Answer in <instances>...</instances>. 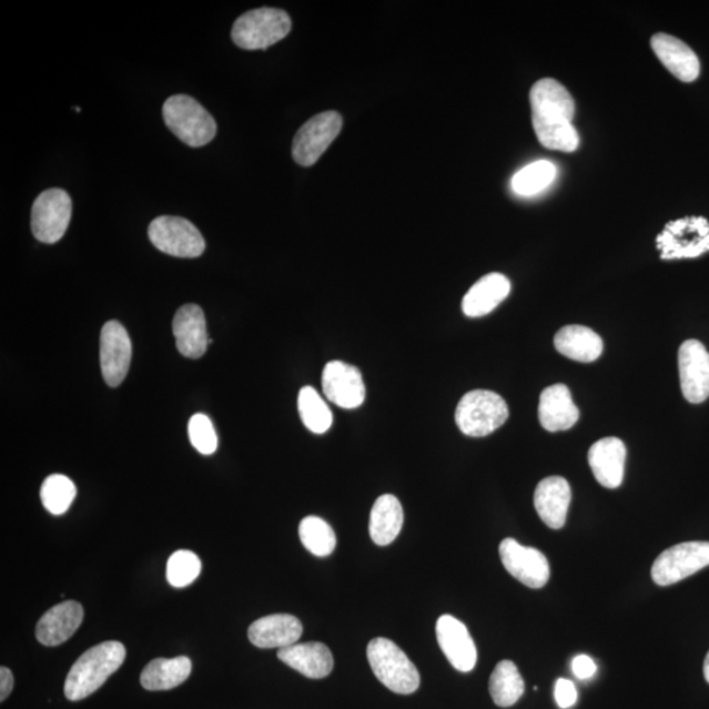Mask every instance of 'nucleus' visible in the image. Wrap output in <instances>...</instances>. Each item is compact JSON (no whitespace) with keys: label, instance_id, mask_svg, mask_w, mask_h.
<instances>
[{"label":"nucleus","instance_id":"39","mask_svg":"<svg viewBox=\"0 0 709 709\" xmlns=\"http://www.w3.org/2000/svg\"><path fill=\"white\" fill-rule=\"evenodd\" d=\"M703 670H705V678H706L707 682L709 683V651H708V655L706 657Z\"/></svg>","mask_w":709,"mask_h":709},{"label":"nucleus","instance_id":"2","mask_svg":"<svg viewBox=\"0 0 709 709\" xmlns=\"http://www.w3.org/2000/svg\"><path fill=\"white\" fill-rule=\"evenodd\" d=\"M125 657V647L119 641H105L85 650L71 666L64 682V697L70 701L90 697L121 668Z\"/></svg>","mask_w":709,"mask_h":709},{"label":"nucleus","instance_id":"14","mask_svg":"<svg viewBox=\"0 0 709 709\" xmlns=\"http://www.w3.org/2000/svg\"><path fill=\"white\" fill-rule=\"evenodd\" d=\"M680 388L690 404H701L709 397V353L703 343L690 340L678 353Z\"/></svg>","mask_w":709,"mask_h":709},{"label":"nucleus","instance_id":"1","mask_svg":"<svg viewBox=\"0 0 709 709\" xmlns=\"http://www.w3.org/2000/svg\"><path fill=\"white\" fill-rule=\"evenodd\" d=\"M533 125L544 148L558 152H576L578 132L571 124L576 113L575 99L561 83L551 78L540 79L529 92Z\"/></svg>","mask_w":709,"mask_h":709},{"label":"nucleus","instance_id":"32","mask_svg":"<svg viewBox=\"0 0 709 709\" xmlns=\"http://www.w3.org/2000/svg\"><path fill=\"white\" fill-rule=\"evenodd\" d=\"M298 535L301 543L314 556H331L335 550L336 537L334 529L327 521L318 517H306L300 523Z\"/></svg>","mask_w":709,"mask_h":709},{"label":"nucleus","instance_id":"27","mask_svg":"<svg viewBox=\"0 0 709 709\" xmlns=\"http://www.w3.org/2000/svg\"><path fill=\"white\" fill-rule=\"evenodd\" d=\"M403 526L404 510L399 500L392 494L378 497L371 510V539L379 547L389 546L397 539Z\"/></svg>","mask_w":709,"mask_h":709},{"label":"nucleus","instance_id":"19","mask_svg":"<svg viewBox=\"0 0 709 709\" xmlns=\"http://www.w3.org/2000/svg\"><path fill=\"white\" fill-rule=\"evenodd\" d=\"M626 460V444L614 436L594 443L589 450V464L594 477L607 489H616L621 485L625 478Z\"/></svg>","mask_w":709,"mask_h":709},{"label":"nucleus","instance_id":"36","mask_svg":"<svg viewBox=\"0 0 709 709\" xmlns=\"http://www.w3.org/2000/svg\"><path fill=\"white\" fill-rule=\"evenodd\" d=\"M555 699L558 707L563 709L570 708L578 700V691L575 683L569 679H558L555 686Z\"/></svg>","mask_w":709,"mask_h":709},{"label":"nucleus","instance_id":"7","mask_svg":"<svg viewBox=\"0 0 709 709\" xmlns=\"http://www.w3.org/2000/svg\"><path fill=\"white\" fill-rule=\"evenodd\" d=\"M661 260H685L709 252V222L705 217H685L669 222L657 236Z\"/></svg>","mask_w":709,"mask_h":709},{"label":"nucleus","instance_id":"37","mask_svg":"<svg viewBox=\"0 0 709 709\" xmlns=\"http://www.w3.org/2000/svg\"><path fill=\"white\" fill-rule=\"evenodd\" d=\"M573 672L578 679H590L596 676L597 665L589 656L579 655L571 662Z\"/></svg>","mask_w":709,"mask_h":709},{"label":"nucleus","instance_id":"21","mask_svg":"<svg viewBox=\"0 0 709 709\" xmlns=\"http://www.w3.org/2000/svg\"><path fill=\"white\" fill-rule=\"evenodd\" d=\"M571 500L570 485L560 476L541 479L534 494V505L549 528L560 529L567 521Z\"/></svg>","mask_w":709,"mask_h":709},{"label":"nucleus","instance_id":"23","mask_svg":"<svg viewBox=\"0 0 709 709\" xmlns=\"http://www.w3.org/2000/svg\"><path fill=\"white\" fill-rule=\"evenodd\" d=\"M651 48L672 75L682 82H693L700 74V62L693 50L675 36L657 33L651 38Z\"/></svg>","mask_w":709,"mask_h":709},{"label":"nucleus","instance_id":"38","mask_svg":"<svg viewBox=\"0 0 709 709\" xmlns=\"http://www.w3.org/2000/svg\"><path fill=\"white\" fill-rule=\"evenodd\" d=\"M13 685H16V680H13L11 670L2 666L0 668V700L4 701L10 697Z\"/></svg>","mask_w":709,"mask_h":709},{"label":"nucleus","instance_id":"20","mask_svg":"<svg viewBox=\"0 0 709 709\" xmlns=\"http://www.w3.org/2000/svg\"><path fill=\"white\" fill-rule=\"evenodd\" d=\"M173 332L179 353L190 359L205 354L211 340L207 338L205 315L199 305H184L175 314Z\"/></svg>","mask_w":709,"mask_h":709},{"label":"nucleus","instance_id":"26","mask_svg":"<svg viewBox=\"0 0 709 709\" xmlns=\"http://www.w3.org/2000/svg\"><path fill=\"white\" fill-rule=\"evenodd\" d=\"M555 347L568 359L579 363H592L599 359L604 353V341L591 331L581 325H569L558 331L555 336Z\"/></svg>","mask_w":709,"mask_h":709},{"label":"nucleus","instance_id":"22","mask_svg":"<svg viewBox=\"0 0 709 709\" xmlns=\"http://www.w3.org/2000/svg\"><path fill=\"white\" fill-rule=\"evenodd\" d=\"M578 407L567 385L548 386L540 394L539 421L549 433L565 432L577 424Z\"/></svg>","mask_w":709,"mask_h":709},{"label":"nucleus","instance_id":"24","mask_svg":"<svg viewBox=\"0 0 709 709\" xmlns=\"http://www.w3.org/2000/svg\"><path fill=\"white\" fill-rule=\"evenodd\" d=\"M277 658L311 679L325 678L334 669L332 651L322 642L293 644L291 647L278 649Z\"/></svg>","mask_w":709,"mask_h":709},{"label":"nucleus","instance_id":"28","mask_svg":"<svg viewBox=\"0 0 709 709\" xmlns=\"http://www.w3.org/2000/svg\"><path fill=\"white\" fill-rule=\"evenodd\" d=\"M192 662L189 657L155 658L141 672V685L149 691H166L175 689L189 679Z\"/></svg>","mask_w":709,"mask_h":709},{"label":"nucleus","instance_id":"25","mask_svg":"<svg viewBox=\"0 0 709 709\" xmlns=\"http://www.w3.org/2000/svg\"><path fill=\"white\" fill-rule=\"evenodd\" d=\"M512 283L508 278L493 272L472 286L463 298V312L467 317L478 318L492 313L510 295Z\"/></svg>","mask_w":709,"mask_h":709},{"label":"nucleus","instance_id":"30","mask_svg":"<svg viewBox=\"0 0 709 709\" xmlns=\"http://www.w3.org/2000/svg\"><path fill=\"white\" fill-rule=\"evenodd\" d=\"M557 168L549 161H536L527 164L512 179V189L523 197L535 196L546 191L555 182Z\"/></svg>","mask_w":709,"mask_h":709},{"label":"nucleus","instance_id":"29","mask_svg":"<svg viewBox=\"0 0 709 709\" xmlns=\"http://www.w3.org/2000/svg\"><path fill=\"white\" fill-rule=\"evenodd\" d=\"M489 691L498 707H512L525 693V680L513 661H500L492 672Z\"/></svg>","mask_w":709,"mask_h":709},{"label":"nucleus","instance_id":"11","mask_svg":"<svg viewBox=\"0 0 709 709\" xmlns=\"http://www.w3.org/2000/svg\"><path fill=\"white\" fill-rule=\"evenodd\" d=\"M343 125L342 117L338 112L327 111L307 120L298 129L293 140V160L300 166L311 168L317 163L322 154L332 145L336 135L340 134Z\"/></svg>","mask_w":709,"mask_h":709},{"label":"nucleus","instance_id":"12","mask_svg":"<svg viewBox=\"0 0 709 709\" xmlns=\"http://www.w3.org/2000/svg\"><path fill=\"white\" fill-rule=\"evenodd\" d=\"M499 556L505 569L523 585L531 589H541L548 584L549 563L539 549L521 546L517 540L507 537L500 543Z\"/></svg>","mask_w":709,"mask_h":709},{"label":"nucleus","instance_id":"15","mask_svg":"<svg viewBox=\"0 0 709 709\" xmlns=\"http://www.w3.org/2000/svg\"><path fill=\"white\" fill-rule=\"evenodd\" d=\"M322 389L326 398L342 409H356L365 399L362 372L354 365L338 361L326 364L322 374Z\"/></svg>","mask_w":709,"mask_h":709},{"label":"nucleus","instance_id":"18","mask_svg":"<svg viewBox=\"0 0 709 709\" xmlns=\"http://www.w3.org/2000/svg\"><path fill=\"white\" fill-rule=\"evenodd\" d=\"M303 636V625L296 616L275 614L257 619L249 628V640L261 649H283L297 644Z\"/></svg>","mask_w":709,"mask_h":709},{"label":"nucleus","instance_id":"6","mask_svg":"<svg viewBox=\"0 0 709 709\" xmlns=\"http://www.w3.org/2000/svg\"><path fill=\"white\" fill-rule=\"evenodd\" d=\"M292 30V20L283 10L262 7L234 21L232 40L245 50H264L282 41Z\"/></svg>","mask_w":709,"mask_h":709},{"label":"nucleus","instance_id":"3","mask_svg":"<svg viewBox=\"0 0 709 709\" xmlns=\"http://www.w3.org/2000/svg\"><path fill=\"white\" fill-rule=\"evenodd\" d=\"M164 124L191 148L207 145L217 134L216 120L189 95L170 97L162 109Z\"/></svg>","mask_w":709,"mask_h":709},{"label":"nucleus","instance_id":"9","mask_svg":"<svg viewBox=\"0 0 709 709\" xmlns=\"http://www.w3.org/2000/svg\"><path fill=\"white\" fill-rule=\"evenodd\" d=\"M73 203L67 191L50 189L34 200L31 212V227L34 239L53 245L67 233Z\"/></svg>","mask_w":709,"mask_h":709},{"label":"nucleus","instance_id":"35","mask_svg":"<svg viewBox=\"0 0 709 709\" xmlns=\"http://www.w3.org/2000/svg\"><path fill=\"white\" fill-rule=\"evenodd\" d=\"M189 435L193 447L200 454L212 455L216 453L219 439L212 421L205 414H195L190 419Z\"/></svg>","mask_w":709,"mask_h":709},{"label":"nucleus","instance_id":"31","mask_svg":"<svg viewBox=\"0 0 709 709\" xmlns=\"http://www.w3.org/2000/svg\"><path fill=\"white\" fill-rule=\"evenodd\" d=\"M298 413L301 421L310 432L325 434L333 425V413L318 392L304 386L298 393Z\"/></svg>","mask_w":709,"mask_h":709},{"label":"nucleus","instance_id":"10","mask_svg":"<svg viewBox=\"0 0 709 709\" xmlns=\"http://www.w3.org/2000/svg\"><path fill=\"white\" fill-rule=\"evenodd\" d=\"M709 565V541L677 544L662 551L651 568V578L658 586L683 581Z\"/></svg>","mask_w":709,"mask_h":709},{"label":"nucleus","instance_id":"33","mask_svg":"<svg viewBox=\"0 0 709 709\" xmlns=\"http://www.w3.org/2000/svg\"><path fill=\"white\" fill-rule=\"evenodd\" d=\"M77 496L73 482L63 475L49 476L41 486V503L53 515L67 513Z\"/></svg>","mask_w":709,"mask_h":709},{"label":"nucleus","instance_id":"13","mask_svg":"<svg viewBox=\"0 0 709 709\" xmlns=\"http://www.w3.org/2000/svg\"><path fill=\"white\" fill-rule=\"evenodd\" d=\"M132 362V342L125 327L109 321L100 334V365L107 385L117 388L124 382Z\"/></svg>","mask_w":709,"mask_h":709},{"label":"nucleus","instance_id":"4","mask_svg":"<svg viewBox=\"0 0 709 709\" xmlns=\"http://www.w3.org/2000/svg\"><path fill=\"white\" fill-rule=\"evenodd\" d=\"M367 657L372 671L386 689L401 695H411L419 689L417 668L405 651L389 639L377 637L371 640Z\"/></svg>","mask_w":709,"mask_h":709},{"label":"nucleus","instance_id":"5","mask_svg":"<svg viewBox=\"0 0 709 709\" xmlns=\"http://www.w3.org/2000/svg\"><path fill=\"white\" fill-rule=\"evenodd\" d=\"M508 407L499 394L490 391H472L456 407L455 421L464 435L484 438L506 424Z\"/></svg>","mask_w":709,"mask_h":709},{"label":"nucleus","instance_id":"8","mask_svg":"<svg viewBox=\"0 0 709 709\" xmlns=\"http://www.w3.org/2000/svg\"><path fill=\"white\" fill-rule=\"evenodd\" d=\"M149 240L164 254L197 257L205 252V240L191 221L178 216H160L149 226Z\"/></svg>","mask_w":709,"mask_h":709},{"label":"nucleus","instance_id":"16","mask_svg":"<svg viewBox=\"0 0 709 709\" xmlns=\"http://www.w3.org/2000/svg\"><path fill=\"white\" fill-rule=\"evenodd\" d=\"M436 637L444 656L454 668L469 672L477 664V648L464 622L450 615H443L436 621Z\"/></svg>","mask_w":709,"mask_h":709},{"label":"nucleus","instance_id":"34","mask_svg":"<svg viewBox=\"0 0 709 709\" xmlns=\"http://www.w3.org/2000/svg\"><path fill=\"white\" fill-rule=\"evenodd\" d=\"M200 571H202V561L191 550H178L169 558L168 581L178 589L195 581Z\"/></svg>","mask_w":709,"mask_h":709},{"label":"nucleus","instance_id":"17","mask_svg":"<svg viewBox=\"0 0 709 709\" xmlns=\"http://www.w3.org/2000/svg\"><path fill=\"white\" fill-rule=\"evenodd\" d=\"M83 607L75 600L62 601L48 612L36 627V637L42 646L57 647L68 641L73 636L83 621Z\"/></svg>","mask_w":709,"mask_h":709}]
</instances>
